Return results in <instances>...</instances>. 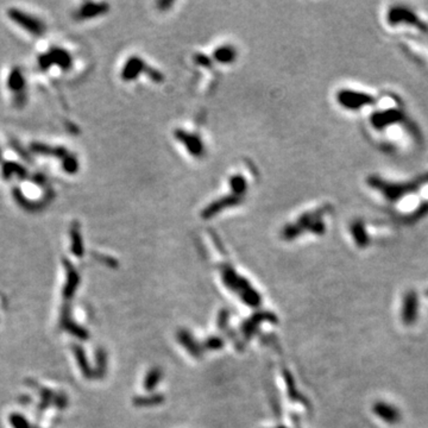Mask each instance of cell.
<instances>
[{
	"label": "cell",
	"instance_id": "obj_3",
	"mask_svg": "<svg viewBox=\"0 0 428 428\" xmlns=\"http://www.w3.org/2000/svg\"><path fill=\"white\" fill-rule=\"evenodd\" d=\"M377 93L361 87L345 86L335 93V100L343 110L365 116L374 106Z\"/></svg>",
	"mask_w": 428,
	"mask_h": 428
},
{
	"label": "cell",
	"instance_id": "obj_1",
	"mask_svg": "<svg viewBox=\"0 0 428 428\" xmlns=\"http://www.w3.org/2000/svg\"><path fill=\"white\" fill-rule=\"evenodd\" d=\"M369 139L388 155H408L422 145L420 126L408 112L400 93L384 90L377 93L371 110L364 116Z\"/></svg>",
	"mask_w": 428,
	"mask_h": 428
},
{
	"label": "cell",
	"instance_id": "obj_5",
	"mask_svg": "<svg viewBox=\"0 0 428 428\" xmlns=\"http://www.w3.org/2000/svg\"><path fill=\"white\" fill-rule=\"evenodd\" d=\"M417 313H419V299L414 290H409L406 293L402 306V321L404 325L410 326L416 321Z\"/></svg>",
	"mask_w": 428,
	"mask_h": 428
},
{
	"label": "cell",
	"instance_id": "obj_4",
	"mask_svg": "<svg viewBox=\"0 0 428 428\" xmlns=\"http://www.w3.org/2000/svg\"><path fill=\"white\" fill-rule=\"evenodd\" d=\"M389 225L381 220H368V218L359 217L355 218L349 226V231L351 237L354 238L355 243L361 249H365L372 243V232L380 231L382 228L388 227Z\"/></svg>",
	"mask_w": 428,
	"mask_h": 428
},
{
	"label": "cell",
	"instance_id": "obj_8",
	"mask_svg": "<svg viewBox=\"0 0 428 428\" xmlns=\"http://www.w3.org/2000/svg\"><path fill=\"white\" fill-rule=\"evenodd\" d=\"M426 294H427V296H428V290H427V292H426Z\"/></svg>",
	"mask_w": 428,
	"mask_h": 428
},
{
	"label": "cell",
	"instance_id": "obj_2",
	"mask_svg": "<svg viewBox=\"0 0 428 428\" xmlns=\"http://www.w3.org/2000/svg\"><path fill=\"white\" fill-rule=\"evenodd\" d=\"M370 194L402 223H415L428 215V170L409 179L370 174L365 179Z\"/></svg>",
	"mask_w": 428,
	"mask_h": 428
},
{
	"label": "cell",
	"instance_id": "obj_6",
	"mask_svg": "<svg viewBox=\"0 0 428 428\" xmlns=\"http://www.w3.org/2000/svg\"><path fill=\"white\" fill-rule=\"evenodd\" d=\"M372 410H374L376 416L380 417L385 423L396 424L401 421V411L393 404L387 403V402H376Z\"/></svg>",
	"mask_w": 428,
	"mask_h": 428
},
{
	"label": "cell",
	"instance_id": "obj_7",
	"mask_svg": "<svg viewBox=\"0 0 428 428\" xmlns=\"http://www.w3.org/2000/svg\"><path fill=\"white\" fill-rule=\"evenodd\" d=\"M11 15H12V17H14L15 21L18 23V24H21L22 27L27 28L28 30L34 32V34L40 35L41 32L43 31V27H42L41 23L35 21L34 18L27 17V16L22 15L21 12H17V14H11Z\"/></svg>",
	"mask_w": 428,
	"mask_h": 428
}]
</instances>
